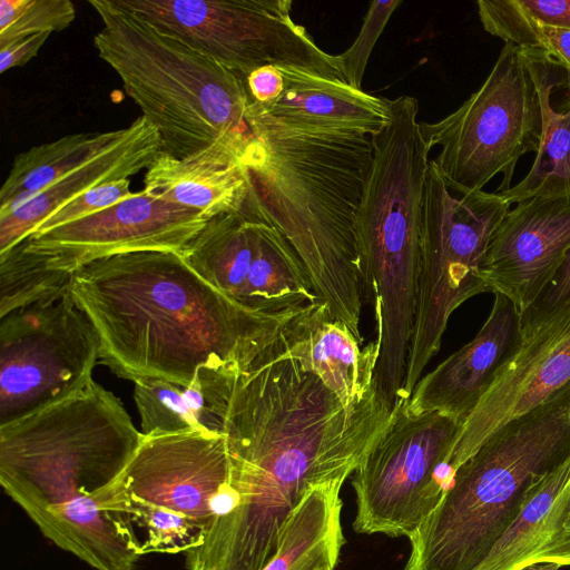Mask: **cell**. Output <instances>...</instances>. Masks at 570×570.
<instances>
[{"label":"cell","mask_w":570,"mask_h":570,"mask_svg":"<svg viewBox=\"0 0 570 570\" xmlns=\"http://www.w3.org/2000/svg\"><path fill=\"white\" fill-rule=\"evenodd\" d=\"M70 294L98 333L100 363L114 374L185 386L203 367L246 370L306 307L247 308L207 283L180 254L166 250L88 263L72 273Z\"/></svg>","instance_id":"6da1fadb"},{"label":"cell","mask_w":570,"mask_h":570,"mask_svg":"<svg viewBox=\"0 0 570 570\" xmlns=\"http://www.w3.org/2000/svg\"><path fill=\"white\" fill-rule=\"evenodd\" d=\"M94 380L0 426V484L39 531L95 570H135L140 541L119 479L142 441Z\"/></svg>","instance_id":"7a4b0ae2"},{"label":"cell","mask_w":570,"mask_h":570,"mask_svg":"<svg viewBox=\"0 0 570 570\" xmlns=\"http://www.w3.org/2000/svg\"><path fill=\"white\" fill-rule=\"evenodd\" d=\"M244 163L264 216L291 244L328 313L363 344L364 292L355 216L371 166V136L283 124L250 102Z\"/></svg>","instance_id":"3957f363"},{"label":"cell","mask_w":570,"mask_h":570,"mask_svg":"<svg viewBox=\"0 0 570 570\" xmlns=\"http://www.w3.org/2000/svg\"><path fill=\"white\" fill-rule=\"evenodd\" d=\"M570 456V382L502 425L455 472L409 538L403 570H473L544 479Z\"/></svg>","instance_id":"277c9868"},{"label":"cell","mask_w":570,"mask_h":570,"mask_svg":"<svg viewBox=\"0 0 570 570\" xmlns=\"http://www.w3.org/2000/svg\"><path fill=\"white\" fill-rule=\"evenodd\" d=\"M391 120L371 136L373 154L355 216L364 298L373 306L377 371L405 373L420 277L422 200L430 150L411 96L387 99Z\"/></svg>","instance_id":"5b68a950"},{"label":"cell","mask_w":570,"mask_h":570,"mask_svg":"<svg viewBox=\"0 0 570 570\" xmlns=\"http://www.w3.org/2000/svg\"><path fill=\"white\" fill-rule=\"evenodd\" d=\"M102 27L94 47L176 158L229 140L247 147L246 78L117 6L88 0Z\"/></svg>","instance_id":"8992f818"},{"label":"cell","mask_w":570,"mask_h":570,"mask_svg":"<svg viewBox=\"0 0 570 570\" xmlns=\"http://www.w3.org/2000/svg\"><path fill=\"white\" fill-rule=\"evenodd\" d=\"M510 206L498 193L454 191L430 160L422 200L420 277L405 399L439 352L451 314L469 298L488 292L481 266Z\"/></svg>","instance_id":"52a82bcc"},{"label":"cell","mask_w":570,"mask_h":570,"mask_svg":"<svg viewBox=\"0 0 570 570\" xmlns=\"http://www.w3.org/2000/svg\"><path fill=\"white\" fill-rule=\"evenodd\" d=\"M426 147L459 194L482 188L497 175L500 191L511 188L518 160L538 151L542 110L535 83L511 42H504L483 85L456 110L435 122H421Z\"/></svg>","instance_id":"ba28073f"},{"label":"cell","mask_w":570,"mask_h":570,"mask_svg":"<svg viewBox=\"0 0 570 570\" xmlns=\"http://www.w3.org/2000/svg\"><path fill=\"white\" fill-rule=\"evenodd\" d=\"M245 78L264 66L294 67L344 80L291 17V0H114Z\"/></svg>","instance_id":"9c48e42d"},{"label":"cell","mask_w":570,"mask_h":570,"mask_svg":"<svg viewBox=\"0 0 570 570\" xmlns=\"http://www.w3.org/2000/svg\"><path fill=\"white\" fill-rule=\"evenodd\" d=\"M461 426L441 412L413 413L402 399L386 431L353 473L354 530L410 538L452 482L446 459Z\"/></svg>","instance_id":"30bf717a"},{"label":"cell","mask_w":570,"mask_h":570,"mask_svg":"<svg viewBox=\"0 0 570 570\" xmlns=\"http://www.w3.org/2000/svg\"><path fill=\"white\" fill-rule=\"evenodd\" d=\"M100 341L70 294L0 317V426L62 401L88 385Z\"/></svg>","instance_id":"8fae6325"},{"label":"cell","mask_w":570,"mask_h":570,"mask_svg":"<svg viewBox=\"0 0 570 570\" xmlns=\"http://www.w3.org/2000/svg\"><path fill=\"white\" fill-rule=\"evenodd\" d=\"M180 256L250 309L279 312L320 302L299 257L261 207L209 218Z\"/></svg>","instance_id":"7c38bea8"},{"label":"cell","mask_w":570,"mask_h":570,"mask_svg":"<svg viewBox=\"0 0 570 570\" xmlns=\"http://www.w3.org/2000/svg\"><path fill=\"white\" fill-rule=\"evenodd\" d=\"M229 472L224 434H150L144 435L119 483L128 501L180 513L206 534L225 512Z\"/></svg>","instance_id":"4fadbf2b"},{"label":"cell","mask_w":570,"mask_h":570,"mask_svg":"<svg viewBox=\"0 0 570 570\" xmlns=\"http://www.w3.org/2000/svg\"><path fill=\"white\" fill-rule=\"evenodd\" d=\"M208 218L200 212L134 193L91 216L33 234L27 249L49 268L73 273L94 261L118 254L166 250L180 254Z\"/></svg>","instance_id":"5bb4252c"},{"label":"cell","mask_w":570,"mask_h":570,"mask_svg":"<svg viewBox=\"0 0 570 570\" xmlns=\"http://www.w3.org/2000/svg\"><path fill=\"white\" fill-rule=\"evenodd\" d=\"M570 382V305L523 341L499 371L453 443L446 468L454 476L502 425Z\"/></svg>","instance_id":"9a60e30c"},{"label":"cell","mask_w":570,"mask_h":570,"mask_svg":"<svg viewBox=\"0 0 570 570\" xmlns=\"http://www.w3.org/2000/svg\"><path fill=\"white\" fill-rule=\"evenodd\" d=\"M570 248V194L517 203L494 230L481 276L488 292L510 298L520 314L535 299Z\"/></svg>","instance_id":"2e32d148"},{"label":"cell","mask_w":570,"mask_h":570,"mask_svg":"<svg viewBox=\"0 0 570 570\" xmlns=\"http://www.w3.org/2000/svg\"><path fill=\"white\" fill-rule=\"evenodd\" d=\"M522 341L519 309L507 296L494 294L475 337L420 379L407 399L409 410L441 412L463 424Z\"/></svg>","instance_id":"e0dca14e"},{"label":"cell","mask_w":570,"mask_h":570,"mask_svg":"<svg viewBox=\"0 0 570 570\" xmlns=\"http://www.w3.org/2000/svg\"><path fill=\"white\" fill-rule=\"evenodd\" d=\"M278 342L285 355L318 376L345 407H355L376 391L379 344L363 346L320 302L306 306L282 331Z\"/></svg>","instance_id":"ac0fdd59"},{"label":"cell","mask_w":570,"mask_h":570,"mask_svg":"<svg viewBox=\"0 0 570 570\" xmlns=\"http://www.w3.org/2000/svg\"><path fill=\"white\" fill-rule=\"evenodd\" d=\"M247 147L219 140L184 158L161 153L146 169L142 190L156 198L198 210L208 219L240 213L252 196L249 174L244 163Z\"/></svg>","instance_id":"d6986e66"},{"label":"cell","mask_w":570,"mask_h":570,"mask_svg":"<svg viewBox=\"0 0 570 570\" xmlns=\"http://www.w3.org/2000/svg\"><path fill=\"white\" fill-rule=\"evenodd\" d=\"M161 153L157 129L144 116L138 117L117 145L0 217V254L27 239L46 218L72 199L104 183L129 179L147 169Z\"/></svg>","instance_id":"ffe728a7"},{"label":"cell","mask_w":570,"mask_h":570,"mask_svg":"<svg viewBox=\"0 0 570 570\" xmlns=\"http://www.w3.org/2000/svg\"><path fill=\"white\" fill-rule=\"evenodd\" d=\"M284 90L264 114L294 127L380 132L391 120L389 101L346 81L294 67H278Z\"/></svg>","instance_id":"44dd1931"},{"label":"cell","mask_w":570,"mask_h":570,"mask_svg":"<svg viewBox=\"0 0 570 570\" xmlns=\"http://www.w3.org/2000/svg\"><path fill=\"white\" fill-rule=\"evenodd\" d=\"M570 456L533 492L514 521L473 570L570 566Z\"/></svg>","instance_id":"7402d4cb"},{"label":"cell","mask_w":570,"mask_h":570,"mask_svg":"<svg viewBox=\"0 0 570 570\" xmlns=\"http://www.w3.org/2000/svg\"><path fill=\"white\" fill-rule=\"evenodd\" d=\"M518 49L538 90L542 131L529 173L515 186L498 191L509 205L570 194V67L542 50Z\"/></svg>","instance_id":"603a6c76"},{"label":"cell","mask_w":570,"mask_h":570,"mask_svg":"<svg viewBox=\"0 0 570 570\" xmlns=\"http://www.w3.org/2000/svg\"><path fill=\"white\" fill-rule=\"evenodd\" d=\"M239 372L233 367H203L188 386L161 379L134 382L141 433L224 434L228 402Z\"/></svg>","instance_id":"cb8c5ba5"},{"label":"cell","mask_w":570,"mask_h":570,"mask_svg":"<svg viewBox=\"0 0 570 570\" xmlns=\"http://www.w3.org/2000/svg\"><path fill=\"white\" fill-rule=\"evenodd\" d=\"M344 481L309 488L289 514L274 557L262 570H334L345 543L341 523Z\"/></svg>","instance_id":"d4e9b609"},{"label":"cell","mask_w":570,"mask_h":570,"mask_svg":"<svg viewBox=\"0 0 570 570\" xmlns=\"http://www.w3.org/2000/svg\"><path fill=\"white\" fill-rule=\"evenodd\" d=\"M127 132L128 127L69 134L17 154L0 190V217L117 145Z\"/></svg>","instance_id":"484cf974"},{"label":"cell","mask_w":570,"mask_h":570,"mask_svg":"<svg viewBox=\"0 0 570 570\" xmlns=\"http://www.w3.org/2000/svg\"><path fill=\"white\" fill-rule=\"evenodd\" d=\"M72 273L49 268L21 242L0 254V317L70 289Z\"/></svg>","instance_id":"4316f807"},{"label":"cell","mask_w":570,"mask_h":570,"mask_svg":"<svg viewBox=\"0 0 570 570\" xmlns=\"http://www.w3.org/2000/svg\"><path fill=\"white\" fill-rule=\"evenodd\" d=\"M476 6L490 35L518 48L542 50L570 67V31L521 20L501 10L494 0H479Z\"/></svg>","instance_id":"83f0119b"},{"label":"cell","mask_w":570,"mask_h":570,"mask_svg":"<svg viewBox=\"0 0 570 570\" xmlns=\"http://www.w3.org/2000/svg\"><path fill=\"white\" fill-rule=\"evenodd\" d=\"M134 524L146 530L141 554L186 553L202 544L204 529L189 518L163 508L128 501Z\"/></svg>","instance_id":"f1b7e54d"},{"label":"cell","mask_w":570,"mask_h":570,"mask_svg":"<svg viewBox=\"0 0 570 570\" xmlns=\"http://www.w3.org/2000/svg\"><path fill=\"white\" fill-rule=\"evenodd\" d=\"M75 18L70 0H0V47L33 35L62 31Z\"/></svg>","instance_id":"f546056e"},{"label":"cell","mask_w":570,"mask_h":570,"mask_svg":"<svg viewBox=\"0 0 570 570\" xmlns=\"http://www.w3.org/2000/svg\"><path fill=\"white\" fill-rule=\"evenodd\" d=\"M402 2V0L372 1L356 39L348 49L336 56L345 81L353 88L362 89L363 76L372 50L392 13Z\"/></svg>","instance_id":"4dcf8cb0"},{"label":"cell","mask_w":570,"mask_h":570,"mask_svg":"<svg viewBox=\"0 0 570 570\" xmlns=\"http://www.w3.org/2000/svg\"><path fill=\"white\" fill-rule=\"evenodd\" d=\"M129 187L130 180L127 178L111 180L96 186L46 218L36 228L33 234L45 233L56 227L73 223L120 203L134 194L130 191Z\"/></svg>","instance_id":"1f68e13d"},{"label":"cell","mask_w":570,"mask_h":570,"mask_svg":"<svg viewBox=\"0 0 570 570\" xmlns=\"http://www.w3.org/2000/svg\"><path fill=\"white\" fill-rule=\"evenodd\" d=\"M570 305V248L535 299L520 314L523 337Z\"/></svg>","instance_id":"d6a6232c"},{"label":"cell","mask_w":570,"mask_h":570,"mask_svg":"<svg viewBox=\"0 0 570 570\" xmlns=\"http://www.w3.org/2000/svg\"><path fill=\"white\" fill-rule=\"evenodd\" d=\"M504 12L521 20L570 31V0H494Z\"/></svg>","instance_id":"836d02e7"},{"label":"cell","mask_w":570,"mask_h":570,"mask_svg":"<svg viewBox=\"0 0 570 570\" xmlns=\"http://www.w3.org/2000/svg\"><path fill=\"white\" fill-rule=\"evenodd\" d=\"M252 102L266 107L275 102L284 90V77L276 66H264L246 77Z\"/></svg>","instance_id":"e575fe53"},{"label":"cell","mask_w":570,"mask_h":570,"mask_svg":"<svg viewBox=\"0 0 570 570\" xmlns=\"http://www.w3.org/2000/svg\"><path fill=\"white\" fill-rule=\"evenodd\" d=\"M51 32H42L0 47V72L21 67L35 58Z\"/></svg>","instance_id":"d590c367"},{"label":"cell","mask_w":570,"mask_h":570,"mask_svg":"<svg viewBox=\"0 0 570 570\" xmlns=\"http://www.w3.org/2000/svg\"><path fill=\"white\" fill-rule=\"evenodd\" d=\"M561 567L556 563H541L523 570H559Z\"/></svg>","instance_id":"8d00e7d4"},{"label":"cell","mask_w":570,"mask_h":570,"mask_svg":"<svg viewBox=\"0 0 570 570\" xmlns=\"http://www.w3.org/2000/svg\"><path fill=\"white\" fill-rule=\"evenodd\" d=\"M567 528H568V530L570 531V513H569V517H568V519H567Z\"/></svg>","instance_id":"74e56055"}]
</instances>
